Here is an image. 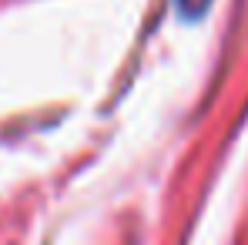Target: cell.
<instances>
[{
    "label": "cell",
    "instance_id": "obj_1",
    "mask_svg": "<svg viewBox=\"0 0 248 245\" xmlns=\"http://www.w3.org/2000/svg\"><path fill=\"white\" fill-rule=\"evenodd\" d=\"M208 3H211V0H178V7H181L185 17H198V14H205Z\"/></svg>",
    "mask_w": 248,
    "mask_h": 245
}]
</instances>
